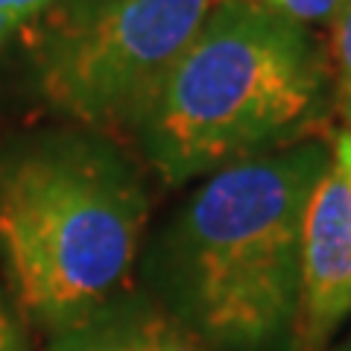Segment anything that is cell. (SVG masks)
Segmentation results:
<instances>
[{
	"mask_svg": "<svg viewBox=\"0 0 351 351\" xmlns=\"http://www.w3.org/2000/svg\"><path fill=\"white\" fill-rule=\"evenodd\" d=\"M331 135L202 179L141 249L144 290L205 351H293L302 223Z\"/></svg>",
	"mask_w": 351,
	"mask_h": 351,
	"instance_id": "obj_1",
	"label": "cell"
},
{
	"mask_svg": "<svg viewBox=\"0 0 351 351\" xmlns=\"http://www.w3.org/2000/svg\"><path fill=\"white\" fill-rule=\"evenodd\" d=\"M325 41L252 0H219L156 88L129 147L167 188L331 135Z\"/></svg>",
	"mask_w": 351,
	"mask_h": 351,
	"instance_id": "obj_2",
	"label": "cell"
},
{
	"mask_svg": "<svg viewBox=\"0 0 351 351\" xmlns=\"http://www.w3.org/2000/svg\"><path fill=\"white\" fill-rule=\"evenodd\" d=\"M149 208L123 138L76 123L0 138V263L18 311L53 337L129 290Z\"/></svg>",
	"mask_w": 351,
	"mask_h": 351,
	"instance_id": "obj_3",
	"label": "cell"
},
{
	"mask_svg": "<svg viewBox=\"0 0 351 351\" xmlns=\"http://www.w3.org/2000/svg\"><path fill=\"white\" fill-rule=\"evenodd\" d=\"M219 0H62L18 27L0 62L62 123L129 138Z\"/></svg>",
	"mask_w": 351,
	"mask_h": 351,
	"instance_id": "obj_4",
	"label": "cell"
},
{
	"mask_svg": "<svg viewBox=\"0 0 351 351\" xmlns=\"http://www.w3.org/2000/svg\"><path fill=\"white\" fill-rule=\"evenodd\" d=\"M351 319V156L334 126L331 158L302 223V284L293 351H328Z\"/></svg>",
	"mask_w": 351,
	"mask_h": 351,
	"instance_id": "obj_5",
	"label": "cell"
},
{
	"mask_svg": "<svg viewBox=\"0 0 351 351\" xmlns=\"http://www.w3.org/2000/svg\"><path fill=\"white\" fill-rule=\"evenodd\" d=\"M47 351H205L141 290H123L76 325L50 337Z\"/></svg>",
	"mask_w": 351,
	"mask_h": 351,
	"instance_id": "obj_6",
	"label": "cell"
},
{
	"mask_svg": "<svg viewBox=\"0 0 351 351\" xmlns=\"http://www.w3.org/2000/svg\"><path fill=\"white\" fill-rule=\"evenodd\" d=\"M328 62H331L339 123H351V0L328 29Z\"/></svg>",
	"mask_w": 351,
	"mask_h": 351,
	"instance_id": "obj_7",
	"label": "cell"
},
{
	"mask_svg": "<svg viewBox=\"0 0 351 351\" xmlns=\"http://www.w3.org/2000/svg\"><path fill=\"white\" fill-rule=\"evenodd\" d=\"M252 3L269 9V12L287 21H295L307 29H331V24L348 0H252Z\"/></svg>",
	"mask_w": 351,
	"mask_h": 351,
	"instance_id": "obj_8",
	"label": "cell"
},
{
	"mask_svg": "<svg viewBox=\"0 0 351 351\" xmlns=\"http://www.w3.org/2000/svg\"><path fill=\"white\" fill-rule=\"evenodd\" d=\"M0 351H29L27 328L21 322V311L15 302L6 299L3 287H0Z\"/></svg>",
	"mask_w": 351,
	"mask_h": 351,
	"instance_id": "obj_9",
	"label": "cell"
},
{
	"mask_svg": "<svg viewBox=\"0 0 351 351\" xmlns=\"http://www.w3.org/2000/svg\"><path fill=\"white\" fill-rule=\"evenodd\" d=\"M56 3H62V0H0V15L29 21L32 15H38V12H44V9H50Z\"/></svg>",
	"mask_w": 351,
	"mask_h": 351,
	"instance_id": "obj_10",
	"label": "cell"
},
{
	"mask_svg": "<svg viewBox=\"0 0 351 351\" xmlns=\"http://www.w3.org/2000/svg\"><path fill=\"white\" fill-rule=\"evenodd\" d=\"M24 24V21L18 18H9V15H0V53H3L9 47V41H12V36L18 32V27Z\"/></svg>",
	"mask_w": 351,
	"mask_h": 351,
	"instance_id": "obj_11",
	"label": "cell"
},
{
	"mask_svg": "<svg viewBox=\"0 0 351 351\" xmlns=\"http://www.w3.org/2000/svg\"><path fill=\"white\" fill-rule=\"evenodd\" d=\"M328 351H351V328H348V331H346L343 337H339V339H334L331 348H328Z\"/></svg>",
	"mask_w": 351,
	"mask_h": 351,
	"instance_id": "obj_12",
	"label": "cell"
},
{
	"mask_svg": "<svg viewBox=\"0 0 351 351\" xmlns=\"http://www.w3.org/2000/svg\"><path fill=\"white\" fill-rule=\"evenodd\" d=\"M337 132H339V138L346 141V147H348V156H351V123H337Z\"/></svg>",
	"mask_w": 351,
	"mask_h": 351,
	"instance_id": "obj_13",
	"label": "cell"
}]
</instances>
